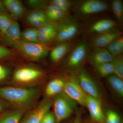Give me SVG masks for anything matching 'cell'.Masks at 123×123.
Segmentation results:
<instances>
[{
	"label": "cell",
	"mask_w": 123,
	"mask_h": 123,
	"mask_svg": "<svg viewBox=\"0 0 123 123\" xmlns=\"http://www.w3.org/2000/svg\"><path fill=\"white\" fill-rule=\"evenodd\" d=\"M44 11L47 18L50 22H60L68 16V12L50 3L47 6Z\"/></svg>",
	"instance_id": "cell-17"
},
{
	"label": "cell",
	"mask_w": 123,
	"mask_h": 123,
	"mask_svg": "<svg viewBox=\"0 0 123 123\" xmlns=\"http://www.w3.org/2000/svg\"><path fill=\"white\" fill-rule=\"evenodd\" d=\"M40 123H56L54 113L49 111L46 112L42 118Z\"/></svg>",
	"instance_id": "cell-33"
},
{
	"label": "cell",
	"mask_w": 123,
	"mask_h": 123,
	"mask_svg": "<svg viewBox=\"0 0 123 123\" xmlns=\"http://www.w3.org/2000/svg\"><path fill=\"white\" fill-rule=\"evenodd\" d=\"M36 88L3 87L0 88V97L24 110L31 107L39 95Z\"/></svg>",
	"instance_id": "cell-1"
},
{
	"label": "cell",
	"mask_w": 123,
	"mask_h": 123,
	"mask_svg": "<svg viewBox=\"0 0 123 123\" xmlns=\"http://www.w3.org/2000/svg\"><path fill=\"white\" fill-rule=\"evenodd\" d=\"M12 54V52L10 49L0 46V60L7 57Z\"/></svg>",
	"instance_id": "cell-34"
},
{
	"label": "cell",
	"mask_w": 123,
	"mask_h": 123,
	"mask_svg": "<svg viewBox=\"0 0 123 123\" xmlns=\"http://www.w3.org/2000/svg\"><path fill=\"white\" fill-rule=\"evenodd\" d=\"M116 25L115 22L113 20L102 19L93 24L91 27L90 31L97 34L106 32L115 28Z\"/></svg>",
	"instance_id": "cell-19"
},
{
	"label": "cell",
	"mask_w": 123,
	"mask_h": 123,
	"mask_svg": "<svg viewBox=\"0 0 123 123\" xmlns=\"http://www.w3.org/2000/svg\"><path fill=\"white\" fill-rule=\"evenodd\" d=\"M2 106H1V105L0 104V111L2 110Z\"/></svg>",
	"instance_id": "cell-38"
},
{
	"label": "cell",
	"mask_w": 123,
	"mask_h": 123,
	"mask_svg": "<svg viewBox=\"0 0 123 123\" xmlns=\"http://www.w3.org/2000/svg\"><path fill=\"white\" fill-rule=\"evenodd\" d=\"M46 17L44 10L35 9L27 13L26 16V20L27 23L31 25L34 23Z\"/></svg>",
	"instance_id": "cell-29"
},
{
	"label": "cell",
	"mask_w": 123,
	"mask_h": 123,
	"mask_svg": "<svg viewBox=\"0 0 123 123\" xmlns=\"http://www.w3.org/2000/svg\"><path fill=\"white\" fill-rule=\"evenodd\" d=\"M21 32L19 23L15 20L7 30L4 37L6 41L12 45L20 41Z\"/></svg>",
	"instance_id": "cell-20"
},
{
	"label": "cell",
	"mask_w": 123,
	"mask_h": 123,
	"mask_svg": "<svg viewBox=\"0 0 123 123\" xmlns=\"http://www.w3.org/2000/svg\"><path fill=\"white\" fill-rule=\"evenodd\" d=\"M108 6L106 2L98 0H88L81 2L77 7L78 12L82 15H90L107 10Z\"/></svg>",
	"instance_id": "cell-11"
},
{
	"label": "cell",
	"mask_w": 123,
	"mask_h": 123,
	"mask_svg": "<svg viewBox=\"0 0 123 123\" xmlns=\"http://www.w3.org/2000/svg\"><path fill=\"white\" fill-rule=\"evenodd\" d=\"M21 40L27 43H39L37 29L32 27L24 30L21 32Z\"/></svg>",
	"instance_id": "cell-24"
},
{
	"label": "cell",
	"mask_w": 123,
	"mask_h": 123,
	"mask_svg": "<svg viewBox=\"0 0 123 123\" xmlns=\"http://www.w3.org/2000/svg\"><path fill=\"white\" fill-rule=\"evenodd\" d=\"M88 46L86 43L81 42L73 47L68 54L65 66L68 69L73 70L79 68L84 63L88 55Z\"/></svg>",
	"instance_id": "cell-5"
},
{
	"label": "cell",
	"mask_w": 123,
	"mask_h": 123,
	"mask_svg": "<svg viewBox=\"0 0 123 123\" xmlns=\"http://www.w3.org/2000/svg\"><path fill=\"white\" fill-rule=\"evenodd\" d=\"M86 106L88 107L93 120L99 123H105V117L103 111L101 101L87 95Z\"/></svg>",
	"instance_id": "cell-13"
},
{
	"label": "cell",
	"mask_w": 123,
	"mask_h": 123,
	"mask_svg": "<svg viewBox=\"0 0 123 123\" xmlns=\"http://www.w3.org/2000/svg\"><path fill=\"white\" fill-rule=\"evenodd\" d=\"M113 59L106 48L93 49L88 56L89 62L95 67L101 64L112 62Z\"/></svg>",
	"instance_id": "cell-14"
},
{
	"label": "cell",
	"mask_w": 123,
	"mask_h": 123,
	"mask_svg": "<svg viewBox=\"0 0 123 123\" xmlns=\"http://www.w3.org/2000/svg\"><path fill=\"white\" fill-rule=\"evenodd\" d=\"M6 10L15 20L20 19L25 14L26 9L22 3L18 0H5L2 1Z\"/></svg>",
	"instance_id": "cell-16"
},
{
	"label": "cell",
	"mask_w": 123,
	"mask_h": 123,
	"mask_svg": "<svg viewBox=\"0 0 123 123\" xmlns=\"http://www.w3.org/2000/svg\"><path fill=\"white\" fill-rule=\"evenodd\" d=\"M4 67H2L1 65H0V73L1 72V71H2V69H3Z\"/></svg>",
	"instance_id": "cell-37"
},
{
	"label": "cell",
	"mask_w": 123,
	"mask_h": 123,
	"mask_svg": "<svg viewBox=\"0 0 123 123\" xmlns=\"http://www.w3.org/2000/svg\"><path fill=\"white\" fill-rule=\"evenodd\" d=\"M120 117L118 113L112 110L107 112L105 119V123H121Z\"/></svg>",
	"instance_id": "cell-31"
},
{
	"label": "cell",
	"mask_w": 123,
	"mask_h": 123,
	"mask_svg": "<svg viewBox=\"0 0 123 123\" xmlns=\"http://www.w3.org/2000/svg\"><path fill=\"white\" fill-rule=\"evenodd\" d=\"M43 73L40 70L32 67L25 66L17 69L14 72L13 78L19 83H28L40 78Z\"/></svg>",
	"instance_id": "cell-9"
},
{
	"label": "cell",
	"mask_w": 123,
	"mask_h": 123,
	"mask_svg": "<svg viewBox=\"0 0 123 123\" xmlns=\"http://www.w3.org/2000/svg\"><path fill=\"white\" fill-rule=\"evenodd\" d=\"M78 78L79 85L86 94L101 101L98 88L88 73L84 69L80 70Z\"/></svg>",
	"instance_id": "cell-7"
},
{
	"label": "cell",
	"mask_w": 123,
	"mask_h": 123,
	"mask_svg": "<svg viewBox=\"0 0 123 123\" xmlns=\"http://www.w3.org/2000/svg\"><path fill=\"white\" fill-rule=\"evenodd\" d=\"M79 31L76 21L68 16L58 22L57 35L55 40L58 43L68 42L77 34Z\"/></svg>",
	"instance_id": "cell-4"
},
{
	"label": "cell",
	"mask_w": 123,
	"mask_h": 123,
	"mask_svg": "<svg viewBox=\"0 0 123 123\" xmlns=\"http://www.w3.org/2000/svg\"><path fill=\"white\" fill-rule=\"evenodd\" d=\"M47 1L45 0H29L27 1V5L30 7L35 9V10L44 9L47 5Z\"/></svg>",
	"instance_id": "cell-32"
},
{
	"label": "cell",
	"mask_w": 123,
	"mask_h": 123,
	"mask_svg": "<svg viewBox=\"0 0 123 123\" xmlns=\"http://www.w3.org/2000/svg\"><path fill=\"white\" fill-rule=\"evenodd\" d=\"M107 81L113 89L119 96H123V79L116 75H111L108 77Z\"/></svg>",
	"instance_id": "cell-25"
},
{
	"label": "cell",
	"mask_w": 123,
	"mask_h": 123,
	"mask_svg": "<svg viewBox=\"0 0 123 123\" xmlns=\"http://www.w3.org/2000/svg\"><path fill=\"white\" fill-rule=\"evenodd\" d=\"M58 23L49 22L37 29L39 43L47 45L55 39L57 35Z\"/></svg>",
	"instance_id": "cell-12"
},
{
	"label": "cell",
	"mask_w": 123,
	"mask_h": 123,
	"mask_svg": "<svg viewBox=\"0 0 123 123\" xmlns=\"http://www.w3.org/2000/svg\"><path fill=\"white\" fill-rule=\"evenodd\" d=\"M24 114L21 108L9 111L0 116V123H19Z\"/></svg>",
	"instance_id": "cell-21"
},
{
	"label": "cell",
	"mask_w": 123,
	"mask_h": 123,
	"mask_svg": "<svg viewBox=\"0 0 123 123\" xmlns=\"http://www.w3.org/2000/svg\"><path fill=\"white\" fill-rule=\"evenodd\" d=\"M50 3L55 5L62 10L68 13L72 5V2L68 0H52L50 1Z\"/></svg>",
	"instance_id": "cell-30"
},
{
	"label": "cell",
	"mask_w": 123,
	"mask_h": 123,
	"mask_svg": "<svg viewBox=\"0 0 123 123\" xmlns=\"http://www.w3.org/2000/svg\"><path fill=\"white\" fill-rule=\"evenodd\" d=\"M107 49L114 57L121 55L123 51V38L121 36L117 38L106 47Z\"/></svg>",
	"instance_id": "cell-23"
},
{
	"label": "cell",
	"mask_w": 123,
	"mask_h": 123,
	"mask_svg": "<svg viewBox=\"0 0 123 123\" xmlns=\"http://www.w3.org/2000/svg\"><path fill=\"white\" fill-rule=\"evenodd\" d=\"M63 92L75 102L86 106L87 95L82 89L78 80L71 79L65 81Z\"/></svg>",
	"instance_id": "cell-6"
},
{
	"label": "cell",
	"mask_w": 123,
	"mask_h": 123,
	"mask_svg": "<svg viewBox=\"0 0 123 123\" xmlns=\"http://www.w3.org/2000/svg\"><path fill=\"white\" fill-rule=\"evenodd\" d=\"M112 62L114 66V74L123 79V59L122 54L113 57Z\"/></svg>",
	"instance_id": "cell-27"
},
{
	"label": "cell",
	"mask_w": 123,
	"mask_h": 123,
	"mask_svg": "<svg viewBox=\"0 0 123 123\" xmlns=\"http://www.w3.org/2000/svg\"><path fill=\"white\" fill-rule=\"evenodd\" d=\"M53 102L48 98L43 100L36 108L29 113L22 123H40L44 114L49 111Z\"/></svg>",
	"instance_id": "cell-10"
},
{
	"label": "cell",
	"mask_w": 123,
	"mask_h": 123,
	"mask_svg": "<svg viewBox=\"0 0 123 123\" xmlns=\"http://www.w3.org/2000/svg\"><path fill=\"white\" fill-rule=\"evenodd\" d=\"M65 81L61 78H55L51 81L46 88L45 93L47 97L56 96L63 92Z\"/></svg>",
	"instance_id": "cell-18"
},
{
	"label": "cell",
	"mask_w": 123,
	"mask_h": 123,
	"mask_svg": "<svg viewBox=\"0 0 123 123\" xmlns=\"http://www.w3.org/2000/svg\"><path fill=\"white\" fill-rule=\"evenodd\" d=\"M111 8L115 17L119 22H121L123 19V4L120 0H114L111 3Z\"/></svg>",
	"instance_id": "cell-28"
},
{
	"label": "cell",
	"mask_w": 123,
	"mask_h": 123,
	"mask_svg": "<svg viewBox=\"0 0 123 123\" xmlns=\"http://www.w3.org/2000/svg\"><path fill=\"white\" fill-rule=\"evenodd\" d=\"M15 20L11 14L6 11L0 10V33L4 37L7 30Z\"/></svg>",
	"instance_id": "cell-22"
},
{
	"label": "cell",
	"mask_w": 123,
	"mask_h": 123,
	"mask_svg": "<svg viewBox=\"0 0 123 123\" xmlns=\"http://www.w3.org/2000/svg\"><path fill=\"white\" fill-rule=\"evenodd\" d=\"M73 47V44L68 42L58 43L51 51L50 60L55 63L60 61L69 53Z\"/></svg>",
	"instance_id": "cell-15"
},
{
	"label": "cell",
	"mask_w": 123,
	"mask_h": 123,
	"mask_svg": "<svg viewBox=\"0 0 123 123\" xmlns=\"http://www.w3.org/2000/svg\"><path fill=\"white\" fill-rule=\"evenodd\" d=\"M121 36L120 31L115 28L106 32L97 34L91 40L90 45L93 49L105 48Z\"/></svg>",
	"instance_id": "cell-8"
},
{
	"label": "cell",
	"mask_w": 123,
	"mask_h": 123,
	"mask_svg": "<svg viewBox=\"0 0 123 123\" xmlns=\"http://www.w3.org/2000/svg\"><path fill=\"white\" fill-rule=\"evenodd\" d=\"M12 45L28 58L35 60L46 57L50 50L47 44L40 43H27L20 40Z\"/></svg>",
	"instance_id": "cell-2"
},
{
	"label": "cell",
	"mask_w": 123,
	"mask_h": 123,
	"mask_svg": "<svg viewBox=\"0 0 123 123\" xmlns=\"http://www.w3.org/2000/svg\"><path fill=\"white\" fill-rule=\"evenodd\" d=\"M53 105L56 123L68 118L72 114L76 102L62 92L56 95Z\"/></svg>",
	"instance_id": "cell-3"
},
{
	"label": "cell",
	"mask_w": 123,
	"mask_h": 123,
	"mask_svg": "<svg viewBox=\"0 0 123 123\" xmlns=\"http://www.w3.org/2000/svg\"><path fill=\"white\" fill-rule=\"evenodd\" d=\"M6 8L3 4V2L0 0V10L6 11Z\"/></svg>",
	"instance_id": "cell-36"
},
{
	"label": "cell",
	"mask_w": 123,
	"mask_h": 123,
	"mask_svg": "<svg viewBox=\"0 0 123 123\" xmlns=\"http://www.w3.org/2000/svg\"><path fill=\"white\" fill-rule=\"evenodd\" d=\"M97 72L101 76L108 77L114 74V68L112 62L104 63L95 66Z\"/></svg>",
	"instance_id": "cell-26"
},
{
	"label": "cell",
	"mask_w": 123,
	"mask_h": 123,
	"mask_svg": "<svg viewBox=\"0 0 123 123\" xmlns=\"http://www.w3.org/2000/svg\"><path fill=\"white\" fill-rule=\"evenodd\" d=\"M9 74V70L7 68H3L2 71L0 73V82L5 79Z\"/></svg>",
	"instance_id": "cell-35"
}]
</instances>
